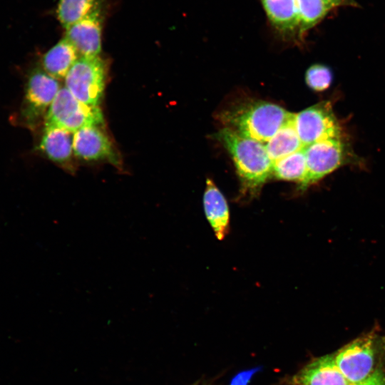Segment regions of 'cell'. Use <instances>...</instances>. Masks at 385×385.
I'll list each match as a JSON object with an SVG mask.
<instances>
[{
  "label": "cell",
  "instance_id": "8",
  "mask_svg": "<svg viewBox=\"0 0 385 385\" xmlns=\"http://www.w3.org/2000/svg\"><path fill=\"white\" fill-rule=\"evenodd\" d=\"M307 173L299 184L305 190L340 167L344 160V146L340 138H331L304 147Z\"/></svg>",
  "mask_w": 385,
  "mask_h": 385
},
{
  "label": "cell",
  "instance_id": "13",
  "mask_svg": "<svg viewBox=\"0 0 385 385\" xmlns=\"http://www.w3.org/2000/svg\"><path fill=\"white\" fill-rule=\"evenodd\" d=\"M78 58L75 48L64 37L43 56V70L58 80L65 78Z\"/></svg>",
  "mask_w": 385,
  "mask_h": 385
},
{
  "label": "cell",
  "instance_id": "18",
  "mask_svg": "<svg viewBox=\"0 0 385 385\" xmlns=\"http://www.w3.org/2000/svg\"><path fill=\"white\" fill-rule=\"evenodd\" d=\"M98 0H59L56 16L63 27L66 29L84 17Z\"/></svg>",
  "mask_w": 385,
  "mask_h": 385
},
{
  "label": "cell",
  "instance_id": "1",
  "mask_svg": "<svg viewBox=\"0 0 385 385\" xmlns=\"http://www.w3.org/2000/svg\"><path fill=\"white\" fill-rule=\"evenodd\" d=\"M297 385H385V332L373 328L315 359Z\"/></svg>",
  "mask_w": 385,
  "mask_h": 385
},
{
  "label": "cell",
  "instance_id": "19",
  "mask_svg": "<svg viewBox=\"0 0 385 385\" xmlns=\"http://www.w3.org/2000/svg\"><path fill=\"white\" fill-rule=\"evenodd\" d=\"M305 81L312 90L322 91L330 86L332 81V73L327 66L315 64L307 69L305 74Z\"/></svg>",
  "mask_w": 385,
  "mask_h": 385
},
{
  "label": "cell",
  "instance_id": "6",
  "mask_svg": "<svg viewBox=\"0 0 385 385\" xmlns=\"http://www.w3.org/2000/svg\"><path fill=\"white\" fill-rule=\"evenodd\" d=\"M61 88L58 80L45 71L35 68L28 76L20 116L25 125L34 129L45 120L46 113Z\"/></svg>",
  "mask_w": 385,
  "mask_h": 385
},
{
  "label": "cell",
  "instance_id": "15",
  "mask_svg": "<svg viewBox=\"0 0 385 385\" xmlns=\"http://www.w3.org/2000/svg\"><path fill=\"white\" fill-rule=\"evenodd\" d=\"M294 115L292 113L287 123L265 143L273 163L304 148L295 128Z\"/></svg>",
  "mask_w": 385,
  "mask_h": 385
},
{
  "label": "cell",
  "instance_id": "7",
  "mask_svg": "<svg viewBox=\"0 0 385 385\" xmlns=\"http://www.w3.org/2000/svg\"><path fill=\"white\" fill-rule=\"evenodd\" d=\"M294 123L303 147L341 138L342 129L329 101L319 102L294 113Z\"/></svg>",
  "mask_w": 385,
  "mask_h": 385
},
{
  "label": "cell",
  "instance_id": "11",
  "mask_svg": "<svg viewBox=\"0 0 385 385\" xmlns=\"http://www.w3.org/2000/svg\"><path fill=\"white\" fill-rule=\"evenodd\" d=\"M73 133L54 126H44L38 144L39 150L50 160L70 173L75 172Z\"/></svg>",
  "mask_w": 385,
  "mask_h": 385
},
{
  "label": "cell",
  "instance_id": "4",
  "mask_svg": "<svg viewBox=\"0 0 385 385\" xmlns=\"http://www.w3.org/2000/svg\"><path fill=\"white\" fill-rule=\"evenodd\" d=\"M107 66L99 56H80L65 78V87L79 101L98 106L103 95Z\"/></svg>",
  "mask_w": 385,
  "mask_h": 385
},
{
  "label": "cell",
  "instance_id": "12",
  "mask_svg": "<svg viewBox=\"0 0 385 385\" xmlns=\"http://www.w3.org/2000/svg\"><path fill=\"white\" fill-rule=\"evenodd\" d=\"M203 206L206 217L215 236L218 240H222L229 230V207L225 196L210 178L206 180Z\"/></svg>",
  "mask_w": 385,
  "mask_h": 385
},
{
  "label": "cell",
  "instance_id": "5",
  "mask_svg": "<svg viewBox=\"0 0 385 385\" xmlns=\"http://www.w3.org/2000/svg\"><path fill=\"white\" fill-rule=\"evenodd\" d=\"M103 123L99 106L79 101L66 87H61L46 113L44 126L58 127L73 133L83 127L100 126Z\"/></svg>",
  "mask_w": 385,
  "mask_h": 385
},
{
  "label": "cell",
  "instance_id": "16",
  "mask_svg": "<svg viewBox=\"0 0 385 385\" xmlns=\"http://www.w3.org/2000/svg\"><path fill=\"white\" fill-rule=\"evenodd\" d=\"M306 173L304 148L273 163L272 175L278 180L296 181L300 184Z\"/></svg>",
  "mask_w": 385,
  "mask_h": 385
},
{
  "label": "cell",
  "instance_id": "2",
  "mask_svg": "<svg viewBox=\"0 0 385 385\" xmlns=\"http://www.w3.org/2000/svg\"><path fill=\"white\" fill-rule=\"evenodd\" d=\"M230 154L243 190L257 193L272 175L273 162L265 144L225 127L216 135Z\"/></svg>",
  "mask_w": 385,
  "mask_h": 385
},
{
  "label": "cell",
  "instance_id": "10",
  "mask_svg": "<svg viewBox=\"0 0 385 385\" xmlns=\"http://www.w3.org/2000/svg\"><path fill=\"white\" fill-rule=\"evenodd\" d=\"M100 1L84 17L66 29L65 38L80 56H98L101 51L103 13Z\"/></svg>",
  "mask_w": 385,
  "mask_h": 385
},
{
  "label": "cell",
  "instance_id": "17",
  "mask_svg": "<svg viewBox=\"0 0 385 385\" xmlns=\"http://www.w3.org/2000/svg\"><path fill=\"white\" fill-rule=\"evenodd\" d=\"M299 34L319 24L333 8L327 0H297Z\"/></svg>",
  "mask_w": 385,
  "mask_h": 385
},
{
  "label": "cell",
  "instance_id": "14",
  "mask_svg": "<svg viewBox=\"0 0 385 385\" xmlns=\"http://www.w3.org/2000/svg\"><path fill=\"white\" fill-rule=\"evenodd\" d=\"M273 27L283 34L299 31L297 0H262Z\"/></svg>",
  "mask_w": 385,
  "mask_h": 385
},
{
  "label": "cell",
  "instance_id": "9",
  "mask_svg": "<svg viewBox=\"0 0 385 385\" xmlns=\"http://www.w3.org/2000/svg\"><path fill=\"white\" fill-rule=\"evenodd\" d=\"M74 155L86 162L106 161L121 168L120 157L108 136L98 125L83 127L73 135Z\"/></svg>",
  "mask_w": 385,
  "mask_h": 385
},
{
  "label": "cell",
  "instance_id": "20",
  "mask_svg": "<svg viewBox=\"0 0 385 385\" xmlns=\"http://www.w3.org/2000/svg\"><path fill=\"white\" fill-rule=\"evenodd\" d=\"M255 371L252 369L239 373L232 379L230 385H247Z\"/></svg>",
  "mask_w": 385,
  "mask_h": 385
},
{
  "label": "cell",
  "instance_id": "3",
  "mask_svg": "<svg viewBox=\"0 0 385 385\" xmlns=\"http://www.w3.org/2000/svg\"><path fill=\"white\" fill-rule=\"evenodd\" d=\"M292 115V113L277 104L257 101L226 111L222 118L226 127L265 144Z\"/></svg>",
  "mask_w": 385,
  "mask_h": 385
},
{
  "label": "cell",
  "instance_id": "21",
  "mask_svg": "<svg viewBox=\"0 0 385 385\" xmlns=\"http://www.w3.org/2000/svg\"><path fill=\"white\" fill-rule=\"evenodd\" d=\"M333 8L337 6H356L357 4L354 0H327Z\"/></svg>",
  "mask_w": 385,
  "mask_h": 385
}]
</instances>
